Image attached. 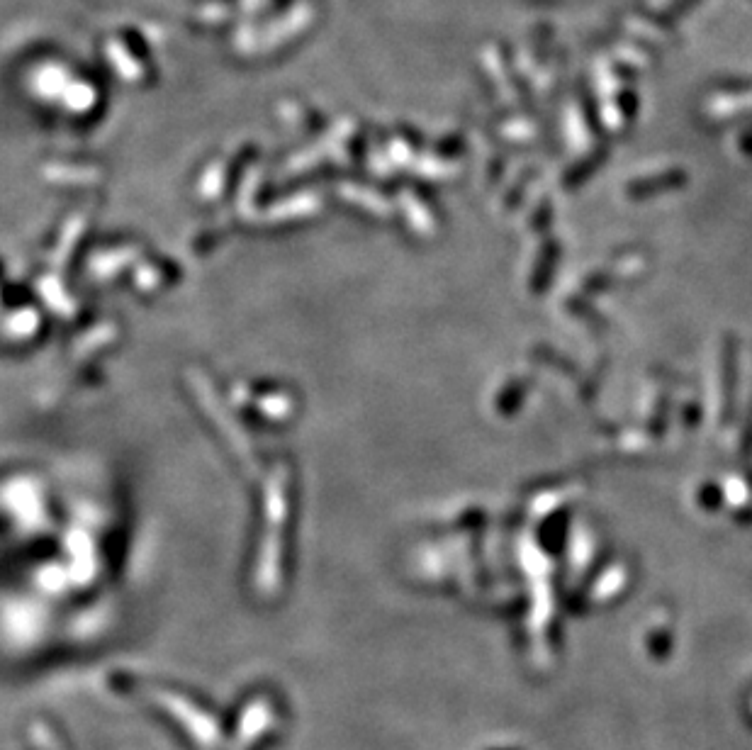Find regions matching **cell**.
I'll use <instances>...</instances> for the list:
<instances>
[{
    "mask_svg": "<svg viewBox=\"0 0 752 750\" xmlns=\"http://www.w3.org/2000/svg\"><path fill=\"white\" fill-rule=\"evenodd\" d=\"M648 646H650V656L653 658L662 660L670 656V638H667L665 634H660L658 638H650Z\"/></svg>",
    "mask_w": 752,
    "mask_h": 750,
    "instance_id": "1",
    "label": "cell"
},
{
    "mask_svg": "<svg viewBox=\"0 0 752 750\" xmlns=\"http://www.w3.org/2000/svg\"><path fill=\"white\" fill-rule=\"evenodd\" d=\"M492 750H514V748H492Z\"/></svg>",
    "mask_w": 752,
    "mask_h": 750,
    "instance_id": "2",
    "label": "cell"
}]
</instances>
